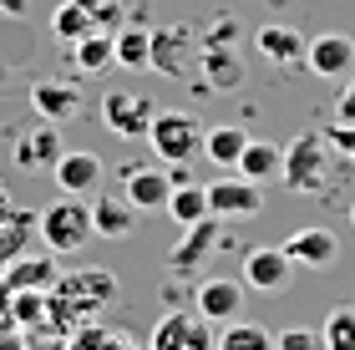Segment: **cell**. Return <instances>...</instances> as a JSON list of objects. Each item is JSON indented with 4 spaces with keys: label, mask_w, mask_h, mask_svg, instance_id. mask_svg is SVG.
<instances>
[{
    "label": "cell",
    "mask_w": 355,
    "mask_h": 350,
    "mask_svg": "<svg viewBox=\"0 0 355 350\" xmlns=\"http://www.w3.org/2000/svg\"><path fill=\"white\" fill-rule=\"evenodd\" d=\"M157 117V107L153 97H142V91H107L102 97V122H107V132H117V137H148V127Z\"/></svg>",
    "instance_id": "cell-8"
},
{
    "label": "cell",
    "mask_w": 355,
    "mask_h": 350,
    "mask_svg": "<svg viewBox=\"0 0 355 350\" xmlns=\"http://www.w3.org/2000/svg\"><path fill=\"white\" fill-rule=\"evenodd\" d=\"M87 30H96V21H92L82 6H76V0H67V6H56V10H51V36H56V41L76 46V41L87 36Z\"/></svg>",
    "instance_id": "cell-29"
},
{
    "label": "cell",
    "mask_w": 355,
    "mask_h": 350,
    "mask_svg": "<svg viewBox=\"0 0 355 350\" xmlns=\"http://www.w3.org/2000/svg\"><path fill=\"white\" fill-rule=\"evenodd\" d=\"M304 67H310L315 76H345L355 67V41L345 36V30H325V36L310 41V51H304Z\"/></svg>",
    "instance_id": "cell-15"
},
{
    "label": "cell",
    "mask_w": 355,
    "mask_h": 350,
    "mask_svg": "<svg viewBox=\"0 0 355 350\" xmlns=\"http://www.w3.org/2000/svg\"><path fill=\"white\" fill-rule=\"evenodd\" d=\"M46 295H51V299H46L51 320L71 330L76 315H82V320H92V315L112 310V299H117V274H112L107 264H92V269H82V274H61Z\"/></svg>",
    "instance_id": "cell-1"
},
{
    "label": "cell",
    "mask_w": 355,
    "mask_h": 350,
    "mask_svg": "<svg viewBox=\"0 0 355 350\" xmlns=\"http://www.w3.org/2000/svg\"><path fill=\"white\" fill-rule=\"evenodd\" d=\"M153 350H214L218 335H214V325L203 320L198 310H168L163 320L153 325Z\"/></svg>",
    "instance_id": "cell-5"
},
{
    "label": "cell",
    "mask_w": 355,
    "mask_h": 350,
    "mask_svg": "<svg viewBox=\"0 0 355 350\" xmlns=\"http://www.w3.org/2000/svg\"><path fill=\"white\" fill-rule=\"evenodd\" d=\"M218 234H223V218H218V213H203L198 224H188V229H183V244L168 254V274H173V279L198 274L203 259L218 249Z\"/></svg>",
    "instance_id": "cell-7"
},
{
    "label": "cell",
    "mask_w": 355,
    "mask_h": 350,
    "mask_svg": "<svg viewBox=\"0 0 355 350\" xmlns=\"http://www.w3.org/2000/svg\"><path fill=\"white\" fill-rule=\"evenodd\" d=\"M335 122H345V127H355V82L340 91V102H335Z\"/></svg>",
    "instance_id": "cell-36"
},
{
    "label": "cell",
    "mask_w": 355,
    "mask_h": 350,
    "mask_svg": "<svg viewBox=\"0 0 355 350\" xmlns=\"http://www.w3.org/2000/svg\"><path fill=\"white\" fill-rule=\"evenodd\" d=\"M244 279H229V274H214V279H198V290H193V310L203 315L208 325H229L239 320V310H244Z\"/></svg>",
    "instance_id": "cell-9"
},
{
    "label": "cell",
    "mask_w": 355,
    "mask_h": 350,
    "mask_svg": "<svg viewBox=\"0 0 355 350\" xmlns=\"http://www.w3.org/2000/svg\"><path fill=\"white\" fill-rule=\"evenodd\" d=\"M168 213L178 218V224H198V218L208 213V183H173L168 193Z\"/></svg>",
    "instance_id": "cell-26"
},
{
    "label": "cell",
    "mask_w": 355,
    "mask_h": 350,
    "mask_svg": "<svg viewBox=\"0 0 355 350\" xmlns=\"http://www.w3.org/2000/svg\"><path fill=\"white\" fill-rule=\"evenodd\" d=\"M254 51H259L264 61H274V67H304V51H310V41H304L295 26L269 21V26L254 30Z\"/></svg>",
    "instance_id": "cell-16"
},
{
    "label": "cell",
    "mask_w": 355,
    "mask_h": 350,
    "mask_svg": "<svg viewBox=\"0 0 355 350\" xmlns=\"http://www.w3.org/2000/svg\"><path fill=\"white\" fill-rule=\"evenodd\" d=\"M350 224H355V209H350Z\"/></svg>",
    "instance_id": "cell-39"
},
{
    "label": "cell",
    "mask_w": 355,
    "mask_h": 350,
    "mask_svg": "<svg viewBox=\"0 0 355 350\" xmlns=\"http://www.w3.org/2000/svg\"><path fill=\"white\" fill-rule=\"evenodd\" d=\"M264 209V183H254V178H214L208 183V213H218V218H254Z\"/></svg>",
    "instance_id": "cell-10"
},
{
    "label": "cell",
    "mask_w": 355,
    "mask_h": 350,
    "mask_svg": "<svg viewBox=\"0 0 355 350\" xmlns=\"http://www.w3.org/2000/svg\"><path fill=\"white\" fill-rule=\"evenodd\" d=\"M6 203H10V198H6V188H0V209H6Z\"/></svg>",
    "instance_id": "cell-38"
},
{
    "label": "cell",
    "mask_w": 355,
    "mask_h": 350,
    "mask_svg": "<svg viewBox=\"0 0 355 350\" xmlns=\"http://www.w3.org/2000/svg\"><path fill=\"white\" fill-rule=\"evenodd\" d=\"M112 41H117V67L122 71H153V30L122 26Z\"/></svg>",
    "instance_id": "cell-24"
},
{
    "label": "cell",
    "mask_w": 355,
    "mask_h": 350,
    "mask_svg": "<svg viewBox=\"0 0 355 350\" xmlns=\"http://www.w3.org/2000/svg\"><path fill=\"white\" fill-rule=\"evenodd\" d=\"M56 157H61V137H56L51 122H41L36 132H21V137H15V168L41 173V168H56Z\"/></svg>",
    "instance_id": "cell-18"
},
{
    "label": "cell",
    "mask_w": 355,
    "mask_h": 350,
    "mask_svg": "<svg viewBox=\"0 0 355 350\" xmlns=\"http://www.w3.org/2000/svg\"><path fill=\"white\" fill-rule=\"evenodd\" d=\"M137 229V209L127 198L117 193H102V198H92V234H102V238H127Z\"/></svg>",
    "instance_id": "cell-19"
},
{
    "label": "cell",
    "mask_w": 355,
    "mask_h": 350,
    "mask_svg": "<svg viewBox=\"0 0 355 350\" xmlns=\"http://www.w3.org/2000/svg\"><path fill=\"white\" fill-rule=\"evenodd\" d=\"M284 254L295 259V269H330L340 259V238L335 229H295L284 238Z\"/></svg>",
    "instance_id": "cell-14"
},
{
    "label": "cell",
    "mask_w": 355,
    "mask_h": 350,
    "mask_svg": "<svg viewBox=\"0 0 355 350\" xmlns=\"http://www.w3.org/2000/svg\"><path fill=\"white\" fill-rule=\"evenodd\" d=\"M41 229V213H26V209H0V264H15L31 244V234Z\"/></svg>",
    "instance_id": "cell-20"
},
{
    "label": "cell",
    "mask_w": 355,
    "mask_h": 350,
    "mask_svg": "<svg viewBox=\"0 0 355 350\" xmlns=\"http://www.w3.org/2000/svg\"><path fill=\"white\" fill-rule=\"evenodd\" d=\"M284 183L295 193H325V173H330V142L325 132H300L284 148Z\"/></svg>",
    "instance_id": "cell-4"
},
{
    "label": "cell",
    "mask_w": 355,
    "mask_h": 350,
    "mask_svg": "<svg viewBox=\"0 0 355 350\" xmlns=\"http://www.w3.org/2000/svg\"><path fill=\"white\" fill-rule=\"evenodd\" d=\"M320 335H325V350H355V305H335Z\"/></svg>",
    "instance_id": "cell-30"
},
{
    "label": "cell",
    "mask_w": 355,
    "mask_h": 350,
    "mask_svg": "<svg viewBox=\"0 0 355 350\" xmlns=\"http://www.w3.org/2000/svg\"><path fill=\"white\" fill-rule=\"evenodd\" d=\"M71 56H76V71L102 76V71L117 67V41H112V30H87V36L71 46Z\"/></svg>",
    "instance_id": "cell-22"
},
{
    "label": "cell",
    "mask_w": 355,
    "mask_h": 350,
    "mask_svg": "<svg viewBox=\"0 0 355 350\" xmlns=\"http://www.w3.org/2000/svg\"><path fill=\"white\" fill-rule=\"evenodd\" d=\"M76 6L96 21V30H112V36L122 30V6H117V0H76Z\"/></svg>",
    "instance_id": "cell-33"
},
{
    "label": "cell",
    "mask_w": 355,
    "mask_h": 350,
    "mask_svg": "<svg viewBox=\"0 0 355 350\" xmlns=\"http://www.w3.org/2000/svg\"><path fill=\"white\" fill-rule=\"evenodd\" d=\"M274 350H325V335L310 330V325H289V330L274 335Z\"/></svg>",
    "instance_id": "cell-32"
},
{
    "label": "cell",
    "mask_w": 355,
    "mask_h": 350,
    "mask_svg": "<svg viewBox=\"0 0 355 350\" xmlns=\"http://www.w3.org/2000/svg\"><path fill=\"white\" fill-rule=\"evenodd\" d=\"M325 142L330 148H340L350 163H355V127H345V122H335V127H325Z\"/></svg>",
    "instance_id": "cell-35"
},
{
    "label": "cell",
    "mask_w": 355,
    "mask_h": 350,
    "mask_svg": "<svg viewBox=\"0 0 355 350\" xmlns=\"http://www.w3.org/2000/svg\"><path fill=\"white\" fill-rule=\"evenodd\" d=\"M41 244L51 249V254H71V249H82L87 238H92V203L82 198H71V193H61L51 209H41Z\"/></svg>",
    "instance_id": "cell-3"
},
{
    "label": "cell",
    "mask_w": 355,
    "mask_h": 350,
    "mask_svg": "<svg viewBox=\"0 0 355 350\" xmlns=\"http://www.w3.org/2000/svg\"><path fill=\"white\" fill-rule=\"evenodd\" d=\"M56 279H61V269H56L51 254H41V259L21 254V259L10 264V274H6V290H10V295H15V290H36V295H46Z\"/></svg>",
    "instance_id": "cell-21"
},
{
    "label": "cell",
    "mask_w": 355,
    "mask_h": 350,
    "mask_svg": "<svg viewBox=\"0 0 355 350\" xmlns=\"http://www.w3.org/2000/svg\"><path fill=\"white\" fill-rule=\"evenodd\" d=\"M289 274H295V259L284 254V244H259V249L244 254V284L249 290L274 295V290L289 284Z\"/></svg>",
    "instance_id": "cell-12"
},
{
    "label": "cell",
    "mask_w": 355,
    "mask_h": 350,
    "mask_svg": "<svg viewBox=\"0 0 355 350\" xmlns=\"http://www.w3.org/2000/svg\"><path fill=\"white\" fill-rule=\"evenodd\" d=\"M82 87H76V82H46V76H41V82L36 87H31V112H36V122H71V117H82Z\"/></svg>",
    "instance_id": "cell-13"
},
{
    "label": "cell",
    "mask_w": 355,
    "mask_h": 350,
    "mask_svg": "<svg viewBox=\"0 0 355 350\" xmlns=\"http://www.w3.org/2000/svg\"><path fill=\"white\" fill-rule=\"evenodd\" d=\"M148 148L157 152L163 168H178V163H193L203 152V127L193 112H157L153 127H148Z\"/></svg>",
    "instance_id": "cell-2"
},
{
    "label": "cell",
    "mask_w": 355,
    "mask_h": 350,
    "mask_svg": "<svg viewBox=\"0 0 355 350\" xmlns=\"http://www.w3.org/2000/svg\"><path fill=\"white\" fill-rule=\"evenodd\" d=\"M117 188H122V198L132 203V209H168V193H173V178H168V168L157 163V168H142V163H132V168H122L117 173Z\"/></svg>",
    "instance_id": "cell-11"
},
{
    "label": "cell",
    "mask_w": 355,
    "mask_h": 350,
    "mask_svg": "<svg viewBox=\"0 0 355 350\" xmlns=\"http://www.w3.org/2000/svg\"><path fill=\"white\" fill-rule=\"evenodd\" d=\"M198 51H203V41L188 21H173L163 30H153V71H163V76H188Z\"/></svg>",
    "instance_id": "cell-6"
},
{
    "label": "cell",
    "mask_w": 355,
    "mask_h": 350,
    "mask_svg": "<svg viewBox=\"0 0 355 350\" xmlns=\"http://www.w3.org/2000/svg\"><path fill=\"white\" fill-rule=\"evenodd\" d=\"M142 350H153V345H142Z\"/></svg>",
    "instance_id": "cell-40"
},
{
    "label": "cell",
    "mask_w": 355,
    "mask_h": 350,
    "mask_svg": "<svg viewBox=\"0 0 355 350\" xmlns=\"http://www.w3.org/2000/svg\"><path fill=\"white\" fill-rule=\"evenodd\" d=\"M26 10H31V0H0V15H15V21H21Z\"/></svg>",
    "instance_id": "cell-37"
},
{
    "label": "cell",
    "mask_w": 355,
    "mask_h": 350,
    "mask_svg": "<svg viewBox=\"0 0 355 350\" xmlns=\"http://www.w3.org/2000/svg\"><path fill=\"white\" fill-rule=\"evenodd\" d=\"M41 310H46V295H36V290H15V320H21V325H31Z\"/></svg>",
    "instance_id": "cell-34"
},
{
    "label": "cell",
    "mask_w": 355,
    "mask_h": 350,
    "mask_svg": "<svg viewBox=\"0 0 355 350\" xmlns=\"http://www.w3.org/2000/svg\"><path fill=\"white\" fill-rule=\"evenodd\" d=\"M244 142H249L244 127L223 122V127H208V132H203V152H208V163H218V168H239V152H244Z\"/></svg>",
    "instance_id": "cell-25"
},
{
    "label": "cell",
    "mask_w": 355,
    "mask_h": 350,
    "mask_svg": "<svg viewBox=\"0 0 355 350\" xmlns=\"http://www.w3.org/2000/svg\"><path fill=\"white\" fill-rule=\"evenodd\" d=\"M71 350H137V345L127 340L122 330H112V325H82L71 335Z\"/></svg>",
    "instance_id": "cell-31"
},
{
    "label": "cell",
    "mask_w": 355,
    "mask_h": 350,
    "mask_svg": "<svg viewBox=\"0 0 355 350\" xmlns=\"http://www.w3.org/2000/svg\"><path fill=\"white\" fill-rule=\"evenodd\" d=\"M51 173H56V188H61V193H71V198H87L92 188H102V157L82 152V148L61 152Z\"/></svg>",
    "instance_id": "cell-17"
},
{
    "label": "cell",
    "mask_w": 355,
    "mask_h": 350,
    "mask_svg": "<svg viewBox=\"0 0 355 350\" xmlns=\"http://www.w3.org/2000/svg\"><path fill=\"white\" fill-rule=\"evenodd\" d=\"M214 350H274V335L264 325H254V320H229L218 330V345Z\"/></svg>",
    "instance_id": "cell-28"
},
{
    "label": "cell",
    "mask_w": 355,
    "mask_h": 350,
    "mask_svg": "<svg viewBox=\"0 0 355 350\" xmlns=\"http://www.w3.org/2000/svg\"><path fill=\"white\" fill-rule=\"evenodd\" d=\"M203 76H208V87H218V91H234L239 87V56L229 51V46H203Z\"/></svg>",
    "instance_id": "cell-27"
},
{
    "label": "cell",
    "mask_w": 355,
    "mask_h": 350,
    "mask_svg": "<svg viewBox=\"0 0 355 350\" xmlns=\"http://www.w3.org/2000/svg\"><path fill=\"white\" fill-rule=\"evenodd\" d=\"M279 168H284V148H279V142H264V137H249L244 142V152H239V173H244V178L269 183Z\"/></svg>",
    "instance_id": "cell-23"
}]
</instances>
